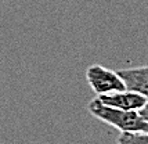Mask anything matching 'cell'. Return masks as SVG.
I'll return each mask as SVG.
<instances>
[{"mask_svg":"<svg viewBox=\"0 0 148 144\" xmlns=\"http://www.w3.org/2000/svg\"><path fill=\"white\" fill-rule=\"evenodd\" d=\"M87 108L94 118L118 129L121 133H148V123L138 111H125L108 107L103 104L98 97L93 98Z\"/></svg>","mask_w":148,"mask_h":144,"instance_id":"cell-1","label":"cell"},{"mask_svg":"<svg viewBox=\"0 0 148 144\" xmlns=\"http://www.w3.org/2000/svg\"><path fill=\"white\" fill-rule=\"evenodd\" d=\"M86 79L97 96L125 90V83L118 72L111 71L100 64H93L87 68Z\"/></svg>","mask_w":148,"mask_h":144,"instance_id":"cell-2","label":"cell"},{"mask_svg":"<svg viewBox=\"0 0 148 144\" xmlns=\"http://www.w3.org/2000/svg\"><path fill=\"white\" fill-rule=\"evenodd\" d=\"M98 100L108 107H114V108H119V110H125V111H140L148 101L141 94L126 90V89L121 90V92L98 96Z\"/></svg>","mask_w":148,"mask_h":144,"instance_id":"cell-3","label":"cell"},{"mask_svg":"<svg viewBox=\"0 0 148 144\" xmlns=\"http://www.w3.org/2000/svg\"><path fill=\"white\" fill-rule=\"evenodd\" d=\"M118 75L123 80L126 90L138 93L148 100V65L121 69Z\"/></svg>","mask_w":148,"mask_h":144,"instance_id":"cell-4","label":"cell"},{"mask_svg":"<svg viewBox=\"0 0 148 144\" xmlns=\"http://www.w3.org/2000/svg\"><path fill=\"white\" fill-rule=\"evenodd\" d=\"M118 144H148V133H121Z\"/></svg>","mask_w":148,"mask_h":144,"instance_id":"cell-5","label":"cell"},{"mask_svg":"<svg viewBox=\"0 0 148 144\" xmlns=\"http://www.w3.org/2000/svg\"><path fill=\"white\" fill-rule=\"evenodd\" d=\"M138 112H140V115L143 117V119H144V121L148 123V101H147V104L144 105V107H143Z\"/></svg>","mask_w":148,"mask_h":144,"instance_id":"cell-6","label":"cell"}]
</instances>
